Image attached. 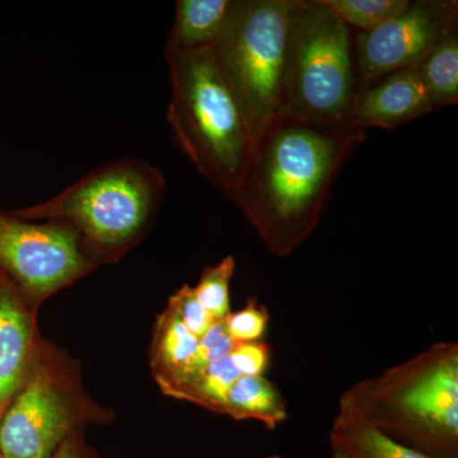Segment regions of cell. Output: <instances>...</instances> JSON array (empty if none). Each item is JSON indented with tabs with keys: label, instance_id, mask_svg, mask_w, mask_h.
Here are the masks:
<instances>
[{
	"label": "cell",
	"instance_id": "obj_1",
	"mask_svg": "<svg viewBox=\"0 0 458 458\" xmlns=\"http://www.w3.org/2000/svg\"><path fill=\"white\" fill-rule=\"evenodd\" d=\"M367 131L282 111L255 141L233 203L271 254L288 256L318 227L334 182Z\"/></svg>",
	"mask_w": 458,
	"mask_h": 458
},
{
	"label": "cell",
	"instance_id": "obj_2",
	"mask_svg": "<svg viewBox=\"0 0 458 458\" xmlns=\"http://www.w3.org/2000/svg\"><path fill=\"white\" fill-rule=\"evenodd\" d=\"M430 458H458V345L437 343L352 385L339 411Z\"/></svg>",
	"mask_w": 458,
	"mask_h": 458
},
{
	"label": "cell",
	"instance_id": "obj_3",
	"mask_svg": "<svg viewBox=\"0 0 458 458\" xmlns=\"http://www.w3.org/2000/svg\"><path fill=\"white\" fill-rule=\"evenodd\" d=\"M165 59L171 82L167 122L174 140L199 174L233 201L254 140L213 47L165 53Z\"/></svg>",
	"mask_w": 458,
	"mask_h": 458
},
{
	"label": "cell",
	"instance_id": "obj_4",
	"mask_svg": "<svg viewBox=\"0 0 458 458\" xmlns=\"http://www.w3.org/2000/svg\"><path fill=\"white\" fill-rule=\"evenodd\" d=\"M165 195L161 172L143 159L123 157L89 171L49 200L12 216L59 223L80 241L101 251L116 252L146 229Z\"/></svg>",
	"mask_w": 458,
	"mask_h": 458
},
{
	"label": "cell",
	"instance_id": "obj_5",
	"mask_svg": "<svg viewBox=\"0 0 458 458\" xmlns=\"http://www.w3.org/2000/svg\"><path fill=\"white\" fill-rule=\"evenodd\" d=\"M360 93L352 29L319 0H300L289 25L283 111L352 125Z\"/></svg>",
	"mask_w": 458,
	"mask_h": 458
},
{
	"label": "cell",
	"instance_id": "obj_6",
	"mask_svg": "<svg viewBox=\"0 0 458 458\" xmlns=\"http://www.w3.org/2000/svg\"><path fill=\"white\" fill-rule=\"evenodd\" d=\"M300 0H237L214 55L255 141L284 107L289 25Z\"/></svg>",
	"mask_w": 458,
	"mask_h": 458
},
{
	"label": "cell",
	"instance_id": "obj_7",
	"mask_svg": "<svg viewBox=\"0 0 458 458\" xmlns=\"http://www.w3.org/2000/svg\"><path fill=\"white\" fill-rule=\"evenodd\" d=\"M456 33V0H410L408 7L375 31L355 36L360 90L384 75L417 66Z\"/></svg>",
	"mask_w": 458,
	"mask_h": 458
},
{
	"label": "cell",
	"instance_id": "obj_8",
	"mask_svg": "<svg viewBox=\"0 0 458 458\" xmlns=\"http://www.w3.org/2000/svg\"><path fill=\"white\" fill-rule=\"evenodd\" d=\"M80 238L59 223L36 225L0 213V270L26 292L44 297L89 269Z\"/></svg>",
	"mask_w": 458,
	"mask_h": 458
},
{
	"label": "cell",
	"instance_id": "obj_9",
	"mask_svg": "<svg viewBox=\"0 0 458 458\" xmlns=\"http://www.w3.org/2000/svg\"><path fill=\"white\" fill-rule=\"evenodd\" d=\"M68 424L62 397L47 377L36 375L0 419V456L53 458Z\"/></svg>",
	"mask_w": 458,
	"mask_h": 458
},
{
	"label": "cell",
	"instance_id": "obj_10",
	"mask_svg": "<svg viewBox=\"0 0 458 458\" xmlns=\"http://www.w3.org/2000/svg\"><path fill=\"white\" fill-rule=\"evenodd\" d=\"M418 66L401 69L377 80L358 93L351 123L394 131L433 111Z\"/></svg>",
	"mask_w": 458,
	"mask_h": 458
},
{
	"label": "cell",
	"instance_id": "obj_11",
	"mask_svg": "<svg viewBox=\"0 0 458 458\" xmlns=\"http://www.w3.org/2000/svg\"><path fill=\"white\" fill-rule=\"evenodd\" d=\"M30 321L11 285L0 280V419L22 385Z\"/></svg>",
	"mask_w": 458,
	"mask_h": 458
},
{
	"label": "cell",
	"instance_id": "obj_12",
	"mask_svg": "<svg viewBox=\"0 0 458 458\" xmlns=\"http://www.w3.org/2000/svg\"><path fill=\"white\" fill-rule=\"evenodd\" d=\"M237 0H179L165 53H190L216 47L236 11Z\"/></svg>",
	"mask_w": 458,
	"mask_h": 458
},
{
	"label": "cell",
	"instance_id": "obj_13",
	"mask_svg": "<svg viewBox=\"0 0 458 458\" xmlns=\"http://www.w3.org/2000/svg\"><path fill=\"white\" fill-rule=\"evenodd\" d=\"M328 445L331 458H430L363 421L340 414L328 433Z\"/></svg>",
	"mask_w": 458,
	"mask_h": 458
},
{
	"label": "cell",
	"instance_id": "obj_14",
	"mask_svg": "<svg viewBox=\"0 0 458 458\" xmlns=\"http://www.w3.org/2000/svg\"><path fill=\"white\" fill-rule=\"evenodd\" d=\"M198 345V337L192 335L176 313L168 309L159 322L156 355L157 363L164 370L174 393L203 372L199 364Z\"/></svg>",
	"mask_w": 458,
	"mask_h": 458
},
{
	"label": "cell",
	"instance_id": "obj_15",
	"mask_svg": "<svg viewBox=\"0 0 458 458\" xmlns=\"http://www.w3.org/2000/svg\"><path fill=\"white\" fill-rule=\"evenodd\" d=\"M225 412L274 429L288 418V405L276 386L264 376H241L229 391Z\"/></svg>",
	"mask_w": 458,
	"mask_h": 458
},
{
	"label": "cell",
	"instance_id": "obj_16",
	"mask_svg": "<svg viewBox=\"0 0 458 458\" xmlns=\"http://www.w3.org/2000/svg\"><path fill=\"white\" fill-rule=\"evenodd\" d=\"M418 71L433 107L458 102V33L419 63Z\"/></svg>",
	"mask_w": 458,
	"mask_h": 458
},
{
	"label": "cell",
	"instance_id": "obj_17",
	"mask_svg": "<svg viewBox=\"0 0 458 458\" xmlns=\"http://www.w3.org/2000/svg\"><path fill=\"white\" fill-rule=\"evenodd\" d=\"M348 27L375 31L408 7L410 0H319Z\"/></svg>",
	"mask_w": 458,
	"mask_h": 458
},
{
	"label": "cell",
	"instance_id": "obj_18",
	"mask_svg": "<svg viewBox=\"0 0 458 458\" xmlns=\"http://www.w3.org/2000/svg\"><path fill=\"white\" fill-rule=\"evenodd\" d=\"M240 377L231 358H223L205 367L194 381L176 393L225 412L229 391Z\"/></svg>",
	"mask_w": 458,
	"mask_h": 458
},
{
	"label": "cell",
	"instance_id": "obj_19",
	"mask_svg": "<svg viewBox=\"0 0 458 458\" xmlns=\"http://www.w3.org/2000/svg\"><path fill=\"white\" fill-rule=\"evenodd\" d=\"M234 269L236 261L232 256H227L219 264L207 267L194 288L199 302L214 321H223L231 315L229 284Z\"/></svg>",
	"mask_w": 458,
	"mask_h": 458
},
{
	"label": "cell",
	"instance_id": "obj_20",
	"mask_svg": "<svg viewBox=\"0 0 458 458\" xmlns=\"http://www.w3.org/2000/svg\"><path fill=\"white\" fill-rule=\"evenodd\" d=\"M270 315L267 307L258 301L250 300L242 310L231 313L225 325L232 340L236 344L258 342L264 335Z\"/></svg>",
	"mask_w": 458,
	"mask_h": 458
},
{
	"label": "cell",
	"instance_id": "obj_21",
	"mask_svg": "<svg viewBox=\"0 0 458 458\" xmlns=\"http://www.w3.org/2000/svg\"><path fill=\"white\" fill-rule=\"evenodd\" d=\"M168 309L176 313L180 321L198 339H200L214 324L212 316L199 302L191 286L183 285L179 291L174 292Z\"/></svg>",
	"mask_w": 458,
	"mask_h": 458
},
{
	"label": "cell",
	"instance_id": "obj_22",
	"mask_svg": "<svg viewBox=\"0 0 458 458\" xmlns=\"http://www.w3.org/2000/svg\"><path fill=\"white\" fill-rule=\"evenodd\" d=\"M234 346L236 343L229 335L225 319L214 321L209 330L199 339L198 355L201 370L214 361L229 357Z\"/></svg>",
	"mask_w": 458,
	"mask_h": 458
},
{
	"label": "cell",
	"instance_id": "obj_23",
	"mask_svg": "<svg viewBox=\"0 0 458 458\" xmlns=\"http://www.w3.org/2000/svg\"><path fill=\"white\" fill-rule=\"evenodd\" d=\"M229 358L241 376H262L270 363V348L262 340L236 344Z\"/></svg>",
	"mask_w": 458,
	"mask_h": 458
},
{
	"label": "cell",
	"instance_id": "obj_24",
	"mask_svg": "<svg viewBox=\"0 0 458 458\" xmlns=\"http://www.w3.org/2000/svg\"><path fill=\"white\" fill-rule=\"evenodd\" d=\"M53 458H75L73 447L69 443H65V445L59 448V451L56 452L55 456Z\"/></svg>",
	"mask_w": 458,
	"mask_h": 458
},
{
	"label": "cell",
	"instance_id": "obj_25",
	"mask_svg": "<svg viewBox=\"0 0 458 458\" xmlns=\"http://www.w3.org/2000/svg\"><path fill=\"white\" fill-rule=\"evenodd\" d=\"M265 458H282V457L276 456V454H274V456H267V457H265Z\"/></svg>",
	"mask_w": 458,
	"mask_h": 458
},
{
	"label": "cell",
	"instance_id": "obj_26",
	"mask_svg": "<svg viewBox=\"0 0 458 458\" xmlns=\"http://www.w3.org/2000/svg\"><path fill=\"white\" fill-rule=\"evenodd\" d=\"M0 458H3L2 456H0Z\"/></svg>",
	"mask_w": 458,
	"mask_h": 458
}]
</instances>
